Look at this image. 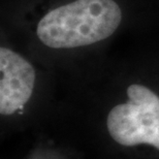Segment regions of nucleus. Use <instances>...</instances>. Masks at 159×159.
<instances>
[{
	"label": "nucleus",
	"mask_w": 159,
	"mask_h": 159,
	"mask_svg": "<svg viewBox=\"0 0 159 159\" xmlns=\"http://www.w3.org/2000/svg\"><path fill=\"white\" fill-rule=\"evenodd\" d=\"M0 75V114L12 115L29 101L35 85V70L24 57L1 48Z\"/></svg>",
	"instance_id": "3"
},
{
	"label": "nucleus",
	"mask_w": 159,
	"mask_h": 159,
	"mask_svg": "<svg viewBox=\"0 0 159 159\" xmlns=\"http://www.w3.org/2000/svg\"><path fill=\"white\" fill-rule=\"evenodd\" d=\"M128 101L110 111L107 127L110 135L125 147L150 145L159 150V96L150 88L132 84Z\"/></svg>",
	"instance_id": "2"
},
{
	"label": "nucleus",
	"mask_w": 159,
	"mask_h": 159,
	"mask_svg": "<svg viewBox=\"0 0 159 159\" xmlns=\"http://www.w3.org/2000/svg\"><path fill=\"white\" fill-rule=\"evenodd\" d=\"M122 20L114 0H75L50 11L37 24L36 33L52 49L89 46L110 37Z\"/></svg>",
	"instance_id": "1"
}]
</instances>
